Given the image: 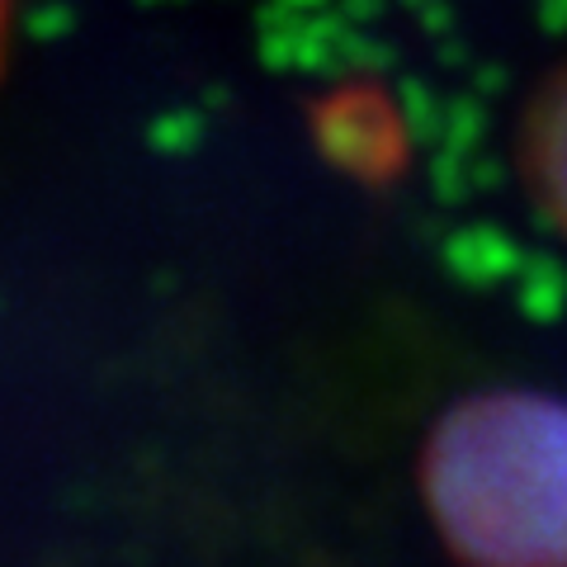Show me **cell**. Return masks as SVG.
Masks as SVG:
<instances>
[{
    "label": "cell",
    "mask_w": 567,
    "mask_h": 567,
    "mask_svg": "<svg viewBox=\"0 0 567 567\" xmlns=\"http://www.w3.org/2000/svg\"><path fill=\"white\" fill-rule=\"evenodd\" d=\"M421 492L464 567H567V402L473 393L435 421Z\"/></svg>",
    "instance_id": "6da1fadb"
},
{
    "label": "cell",
    "mask_w": 567,
    "mask_h": 567,
    "mask_svg": "<svg viewBox=\"0 0 567 567\" xmlns=\"http://www.w3.org/2000/svg\"><path fill=\"white\" fill-rule=\"evenodd\" d=\"M0 62H6V48H0Z\"/></svg>",
    "instance_id": "277c9868"
},
{
    "label": "cell",
    "mask_w": 567,
    "mask_h": 567,
    "mask_svg": "<svg viewBox=\"0 0 567 567\" xmlns=\"http://www.w3.org/2000/svg\"><path fill=\"white\" fill-rule=\"evenodd\" d=\"M520 166L544 218L567 237V71L544 81L539 95L529 100L520 133Z\"/></svg>",
    "instance_id": "7a4b0ae2"
},
{
    "label": "cell",
    "mask_w": 567,
    "mask_h": 567,
    "mask_svg": "<svg viewBox=\"0 0 567 567\" xmlns=\"http://www.w3.org/2000/svg\"><path fill=\"white\" fill-rule=\"evenodd\" d=\"M6 33H10V0H0V48H6Z\"/></svg>",
    "instance_id": "3957f363"
}]
</instances>
